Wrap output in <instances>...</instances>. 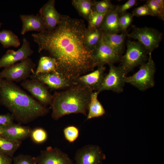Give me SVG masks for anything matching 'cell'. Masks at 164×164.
I'll return each mask as SVG.
<instances>
[{"instance_id": "1", "label": "cell", "mask_w": 164, "mask_h": 164, "mask_svg": "<svg viewBox=\"0 0 164 164\" xmlns=\"http://www.w3.org/2000/svg\"><path fill=\"white\" fill-rule=\"evenodd\" d=\"M87 28L83 20L62 15L53 30L32 34L38 52H47L56 60V71L73 82L97 67L93 50L86 44Z\"/></svg>"}, {"instance_id": "2", "label": "cell", "mask_w": 164, "mask_h": 164, "mask_svg": "<svg viewBox=\"0 0 164 164\" xmlns=\"http://www.w3.org/2000/svg\"><path fill=\"white\" fill-rule=\"evenodd\" d=\"M0 104L10 112L14 119L27 124L45 116L49 109L14 82L0 78Z\"/></svg>"}, {"instance_id": "3", "label": "cell", "mask_w": 164, "mask_h": 164, "mask_svg": "<svg viewBox=\"0 0 164 164\" xmlns=\"http://www.w3.org/2000/svg\"><path fill=\"white\" fill-rule=\"evenodd\" d=\"M93 91L80 84L73 85L65 90L56 91L50 106L51 117L58 120L71 114L81 113L87 116L91 95Z\"/></svg>"}, {"instance_id": "4", "label": "cell", "mask_w": 164, "mask_h": 164, "mask_svg": "<svg viewBox=\"0 0 164 164\" xmlns=\"http://www.w3.org/2000/svg\"><path fill=\"white\" fill-rule=\"evenodd\" d=\"M127 47L126 53L121 57L119 66L126 75L135 67L145 63L149 55L145 47L138 41L128 40Z\"/></svg>"}, {"instance_id": "5", "label": "cell", "mask_w": 164, "mask_h": 164, "mask_svg": "<svg viewBox=\"0 0 164 164\" xmlns=\"http://www.w3.org/2000/svg\"><path fill=\"white\" fill-rule=\"evenodd\" d=\"M147 62L140 65L139 70L132 75L126 77L125 83L131 85L142 91L153 87L155 85L154 74L155 71V63L152 53L149 54Z\"/></svg>"}, {"instance_id": "6", "label": "cell", "mask_w": 164, "mask_h": 164, "mask_svg": "<svg viewBox=\"0 0 164 164\" xmlns=\"http://www.w3.org/2000/svg\"><path fill=\"white\" fill-rule=\"evenodd\" d=\"M132 31L127 36L138 40L145 47L148 54L158 47L163 36L162 33L157 29L147 27H138L132 25Z\"/></svg>"}, {"instance_id": "7", "label": "cell", "mask_w": 164, "mask_h": 164, "mask_svg": "<svg viewBox=\"0 0 164 164\" xmlns=\"http://www.w3.org/2000/svg\"><path fill=\"white\" fill-rule=\"evenodd\" d=\"M36 64L30 58L5 68L0 72V78L12 82H19L27 79L35 73Z\"/></svg>"}, {"instance_id": "8", "label": "cell", "mask_w": 164, "mask_h": 164, "mask_svg": "<svg viewBox=\"0 0 164 164\" xmlns=\"http://www.w3.org/2000/svg\"><path fill=\"white\" fill-rule=\"evenodd\" d=\"M108 65L109 72L105 75L97 91L100 93L104 91L111 90L118 93H121L125 83L126 74L119 66H115L114 64Z\"/></svg>"}, {"instance_id": "9", "label": "cell", "mask_w": 164, "mask_h": 164, "mask_svg": "<svg viewBox=\"0 0 164 164\" xmlns=\"http://www.w3.org/2000/svg\"><path fill=\"white\" fill-rule=\"evenodd\" d=\"M106 155L98 145H87L78 149L74 159L75 164H102Z\"/></svg>"}, {"instance_id": "10", "label": "cell", "mask_w": 164, "mask_h": 164, "mask_svg": "<svg viewBox=\"0 0 164 164\" xmlns=\"http://www.w3.org/2000/svg\"><path fill=\"white\" fill-rule=\"evenodd\" d=\"M21 85L42 105L46 107L50 105L53 95L49 92L48 87L45 84L35 79H27L23 80Z\"/></svg>"}, {"instance_id": "11", "label": "cell", "mask_w": 164, "mask_h": 164, "mask_svg": "<svg viewBox=\"0 0 164 164\" xmlns=\"http://www.w3.org/2000/svg\"><path fill=\"white\" fill-rule=\"evenodd\" d=\"M93 57L97 67L114 64L120 61L121 55L114 51L102 39L93 50Z\"/></svg>"}, {"instance_id": "12", "label": "cell", "mask_w": 164, "mask_h": 164, "mask_svg": "<svg viewBox=\"0 0 164 164\" xmlns=\"http://www.w3.org/2000/svg\"><path fill=\"white\" fill-rule=\"evenodd\" d=\"M36 157L37 164H73L67 153L58 148L51 146L41 151Z\"/></svg>"}, {"instance_id": "13", "label": "cell", "mask_w": 164, "mask_h": 164, "mask_svg": "<svg viewBox=\"0 0 164 164\" xmlns=\"http://www.w3.org/2000/svg\"><path fill=\"white\" fill-rule=\"evenodd\" d=\"M31 79L37 80L53 90L68 88L74 84L57 72L46 73H32Z\"/></svg>"}, {"instance_id": "14", "label": "cell", "mask_w": 164, "mask_h": 164, "mask_svg": "<svg viewBox=\"0 0 164 164\" xmlns=\"http://www.w3.org/2000/svg\"><path fill=\"white\" fill-rule=\"evenodd\" d=\"M33 53L31 48L30 43L24 38L22 44L17 51L8 50L0 59V68H5L13 65L18 61H21L29 58Z\"/></svg>"}, {"instance_id": "15", "label": "cell", "mask_w": 164, "mask_h": 164, "mask_svg": "<svg viewBox=\"0 0 164 164\" xmlns=\"http://www.w3.org/2000/svg\"><path fill=\"white\" fill-rule=\"evenodd\" d=\"M105 70L104 66L98 67L96 70L78 77L73 82L87 87L93 91H97L105 75Z\"/></svg>"}, {"instance_id": "16", "label": "cell", "mask_w": 164, "mask_h": 164, "mask_svg": "<svg viewBox=\"0 0 164 164\" xmlns=\"http://www.w3.org/2000/svg\"><path fill=\"white\" fill-rule=\"evenodd\" d=\"M39 14L47 31H51L56 26L62 16L56 9L54 0H50L45 4L40 9Z\"/></svg>"}, {"instance_id": "17", "label": "cell", "mask_w": 164, "mask_h": 164, "mask_svg": "<svg viewBox=\"0 0 164 164\" xmlns=\"http://www.w3.org/2000/svg\"><path fill=\"white\" fill-rule=\"evenodd\" d=\"M32 129L20 123H14L0 129V134L9 139L22 141L30 136Z\"/></svg>"}, {"instance_id": "18", "label": "cell", "mask_w": 164, "mask_h": 164, "mask_svg": "<svg viewBox=\"0 0 164 164\" xmlns=\"http://www.w3.org/2000/svg\"><path fill=\"white\" fill-rule=\"evenodd\" d=\"M19 16L22 24L21 32L22 35L29 31L41 32L46 30L43 20L39 13L36 15H21Z\"/></svg>"}, {"instance_id": "19", "label": "cell", "mask_w": 164, "mask_h": 164, "mask_svg": "<svg viewBox=\"0 0 164 164\" xmlns=\"http://www.w3.org/2000/svg\"><path fill=\"white\" fill-rule=\"evenodd\" d=\"M118 6H116L114 9L108 12L105 15L101 24L98 28L102 31L117 34L120 31L118 23Z\"/></svg>"}, {"instance_id": "20", "label": "cell", "mask_w": 164, "mask_h": 164, "mask_svg": "<svg viewBox=\"0 0 164 164\" xmlns=\"http://www.w3.org/2000/svg\"><path fill=\"white\" fill-rule=\"evenodd\" d=\"M126 32L118 34L110 33L102 31L103 40L114 51L122 55L123 52L124 43L127 36Z\"/></svg>"}, {"instance_id": "21", "label": "cell", "mask_w": 164, "mask_h": 164, "mask_svg": "<svg viewBox=\"0 0 164 164\" xmlns=\"http://www.w3.org/2000/svg\"><path fill=\"white\" fill-rule=\"evenodd\" d=\"M99 93L97 91L93 92L91 93L88 106V111L87 115V120L101 117L105 113L104 107L97 98Z\"/></svg>"}, {"instance_id": "22", "label": "cell", "mask_w": 164, "mask_h": 164, "mask_svg": "<svg viewBox=\"0 0 164 164\" xmlns=\"http://www.w3.org/2000/svg\"><path fill=\"white\" fill-rule=\"evenodd\" d=\"M22 143V141L9 139L0 134V152L12 158Z\"/></svg>"}, {"instance_id": "23", "label": "cell", "mask_w": 164, "mask_h": 164, "mask_svg": "<svg viewBox=\"0 0 164 164\" xmlns=\"http://www.w3.org/2000/svg\"><path fill=\"white\" fill-rule=\"evenodd\" d=\"M56 61L55 59L49 56H43L39 60L35 74L56 72Z\"/></svg>"}, {"instance_id": "24", "label": "cell", "mask_w": 164, "mask_h": 164, "mask_svg": "<svg viewBox=\"0 0 164 164\" xmlns=\"http://www.w3.org/2000/svg\"><path fill=\"white\" fill-rule=\"evenodd\" d=\"M72 3L79 14L87 20L93 12V1L91 0H73Z\"/></svg>"}, {"instance_id": "25", "label": "cell", "mask_w": 164, "mask_h": 164, "mask_svg": "<svg viewBox=\"0 0 164 164\" xmlns=\"http://www.w3.org/2000/svg\"><path fill=\"white\" fill-rule=\"evenodd\" d=\"M0 43L5 48L10 46L17 48L20 44L18 37L12 31L7 30L0 31Z\"/></svg>"}, {"instance_id": "26", "label": "cell", "mask_w": 164, "mask_h": 164, "mask_svg": "<svg viewBox=\"0 0 164 164\" xmlns=\"http://www.w3.org/2000/svg\"><path fill=\"white\" fill-rule=\"evenodd\" d=\"M102 31L99 28L87 29V28L85 43L87 46L93 50L101 40Z\"/></svg>"}, {"instance_id": "27", "label": "cell", "mask_w": 164, "mask_h": 164, "mask_svg": "<svg viewBox=\"0 0 164 164\" xmlns=\"http://www.w3.org/2000/svg\"><path fill=\"white\" fill-rule=\"evenodd\" d=\"M108 12L100 13L93 12L87 20L88 26L87 29L91 30L98 28L101 24L105 15Z\"/></svg>"}, {"instance_id": "28", "label": "cell", "mask_w": 164, "mask_h": 164, "mask_svg": "<svg viewBox=\"0 0 164 164\" xmlns=\"http://www.w3.org/2000/svg\"><path fill=\"white\" fill-rule=\"evenodd\" d=\"M93 12L100 13L111 11L114 9L116 6L113 5L109 0L93 1Z\"/></svg>"}, {"instance_id": "29", "label": "cell", "mask_w": 164, "mask_h": 164, "mask_svg": "<svg viewBox=\"0 0 164 164\" xmlns=\"http://www.w3.org/2000/svg\"><path fill=\"white\" fill-rule=\"evenodd\" d=\"M32 141L37 144H41L46 141L48 134L44 129L37 128L32 129L30 136Z\"/></svg>"}, {"instance_id": "30", "label": "cell", "mask_w": 164, "mask_h": 164, "mask_svg": "<svg viewBox=\"0 0 164 164\" xmlns=\"http://www.w3.org/2000/svg\"><path fill=\"white\" fill-rule=\"evenodd\" d=\"M65 139L69 142L73 143L78 138L79 135V130L74 125L67 126L63 130Z\"/></svg>"}, {"instance_id": "31", "label": "cell", "mask_w": 164, "mask_h": 164, "mask_svg": "<svg viewBox=\"0 0 164 164\" xmlns=\"http://www.w3.org/2000/svg\"><path fill=\"white\" fill-rule=\"evenodd\" d=\"M133 16L132 13L126 12L119 15V25L120 30L122 32H126L128 28L132 22Z\"/></svg>"}, {"instance_id": "32", "label": "cell", "mask_w": 164, "mask_h": 164, "mask_svg": "<svg viewBox=\"0 0 164 164\" xmlns=\"http://www.w3.org/2000/svg\"><path fill=\"white\" fill-rule=\"evenodd\" d=\"M145 5L154 16H157L164 20V12L162 11L155 0H147Z\"/></svg>"}, {"instance_id": "33", "label": "cell", "mask_w": 164, "mask_h": 164, "mask_svg": "<svg viewBox=\"0 0 164 164\" xmlns=\"http://www.w3.org/2000/svg\"><path fill=\"white\" fill-rule=\"evenodd\" d=\"M13 164H37L36 157L28 155L19 154L12 158Z\"/></svg>"}, {"instance_id": "34", "label": "cell", "mask_w": 164, "mask_h": 164, "mask_svg": "<svg viewBox=\"0 0 164 164\" xmlns=\"http://www.w3.org/2000/svg\"><path fill=\"white\" fill-rule=\"evenodd\" d=\"M132 14L133 16L137 17L148 15L154 16L145 5L135 8L132 12Z\"/></svg>"}, {"instance_id": "35", "label": "cell", "mask_w": 164, "mask_h": 164, "mask_svg": "<svg viewBox=\"0 0 164 164\" xmlns=\"http://www.w3.org/2000/svg\"><path fill=\"white\" fill-rule=\"evenodd\" d=\"M14 120V118L11 113L0 114V129L12 124Z\"/></svg>"}, {"instance_id": "36", "label": "cell", "mask_w": 164, "mask_h": 164, "mask_svg": "<svg viewBox=\"0 0 164 164\" xmlns=\"http://www.w3.org/2000/svg\"><path fill=\"white\" fill-rule=\"evenodd\" d=\"M137 4V0H129L123 4L118 6V12L119 15L126 12V10L136 5Z\"/></svg>"}, {"instance_id": "37", "label": "cell", "mask_w": 164, "mask_h": 164, "mask_svg": "<svg viewBox=\"0 0 164 164\" xmlns=\"http://www.w3.org/2000/svg\"><path fill=\"white\" fill-rule=\"evenodd\" d=\"M12 158L0 152V164H12Z\"/></svg>"}, {"instance_id": "38", "label": "cell", "mask_w": 164, "mask_h": 164, "mask_svg": "<svg viewBox=\"0 0 164 164\" xmlns=\"http://www.w3.org/2000/svg\"><path fill=\"white\" fill-rule=\"evenodd\" d=\"M2 23L0 22V27L2 25Z\"/></svg>"}]
</instances>
